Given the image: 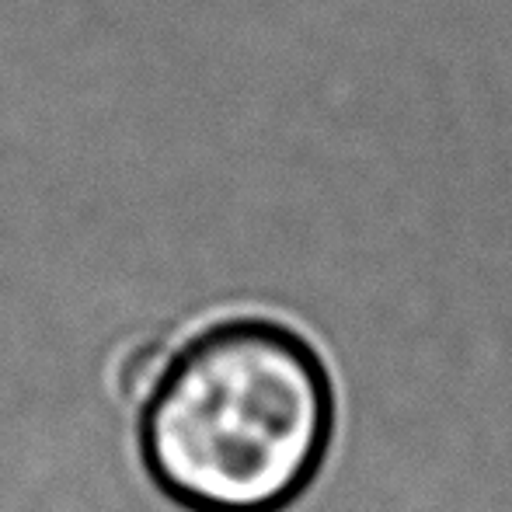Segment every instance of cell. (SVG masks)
Returning <instances> with one entry per match:
<instances>
[{"label": "cell", "instance_id": "obj_1", "mask_svg": "<svg viewBox=\"0 0 512 512\" xmlns=\"http://www.w3.org/2000/svg\"><path fill=\"white\" fill-rule=\"evenodd\" d=\"M331 432L335 387L314 345L272 317H223L161 359L136 450L178 509L279 512L321 471Z\"/></svg>", "mask_w": 512, "mask_h": 512}]
</instances>
